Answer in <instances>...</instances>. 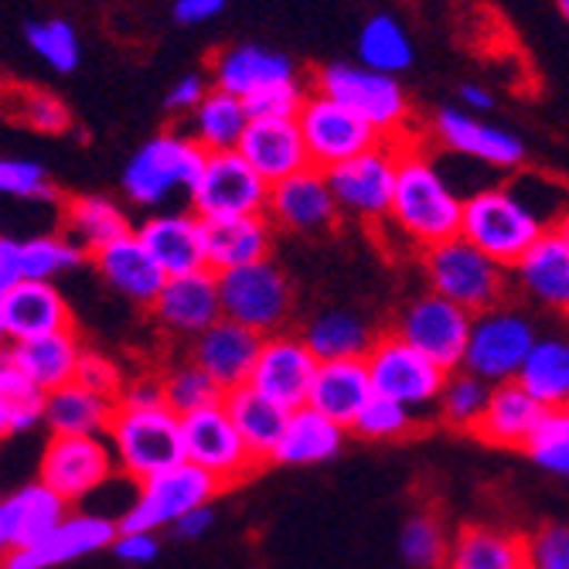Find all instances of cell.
<instances>
[{
	"instance_id": "cell-3",
	"label": "cell",
	"mask_w": 569,
	"mask_h": 569,
	"mask_svg": "<svg viewBox=\"0 0 569 569\" xmlns=\"http://www.w3.org/2000/svg\"><path fill=\"white\" fill-rule=\"evenodd\" d=\"M204 153L184 130H164L150 137L123 168V194L140 209H161L174 194H191L198 184Z\"/></svg>"
},
{
	"instance_id": "cell-13",
	"label": "cell",
	"mask_w": 569,
	"mask_h": 569,
	"mask_svg": "<svg viewBox=\"0 0 569 569\" xmlns=\"http://www.w3.org/2000/svg\"><path fill=\"white\" fill-rule=\"evenodd\" d=\"M219 491H226L222 481H216L209 471H201L184 460L178 468L140 485L137 501L123 511L120 529H127V532L174 529L188 511H194L201 505H212V498Z\"/></svg>"
},
{
	"instance_id": "cell-51",
	"label": "cell",
	"mask_w": 569,
	"mask_h": 569,
	"mask_svg": "<svg viewBox=\"0 0 569 569\" xmlns=\"http://www.w3.org/2000/svg\"><path fill=\"white\" fill-rule=\"evenodd\" d=\"M412 427H417V412L406 409L402 402L372 396V402L355 420L351 433L361 440H402L412 433Z\"/></svg>"
},
{
	"instance_id": "cell-41",
	"label": "cell",
	"mask_w": 569,
	"mask_h": 569,
	"mask_svg": "<svg viewBox=\"0 0 569 569\" xmlns=\"http://www.w3.org/2000/svg\"><path fill=\"white\" fill-rule=\"evenodd\" d=\"M519 382L546 409H569V335H539Z\"/></svg>"
},
{
	"instance_id": "cell-46",
	"label": "cell",
	"mask_w": 569,
	"mask_h": 569,
	"mask_svg": "<svg viewBox=\"0 0 569 569\" xmlns=\"http://www.w3.org/2000/svg\"><path fill=\"white\" fill-rule=\"evenodd\" d=\"M450 536L440 515L423 508L412 511L399 529V556L409 569H443L450 556Z\"/></svg>"
},
{
	"instance_id": "cell-44",
	"label": "cell",
	"mask_w": 569,
	"mask_h": 569,
	"mask_svg": "<svg viewBox=\"0 0 569 569\" xmlns=\"http://www.w3.org/2000/svg\"><path fill=\"white\" fill-rule=\"evenodd\" d=\"M89 260V252L66 232H48L21 239V277L56 283V277L79 270Z\"/></svg>"
},
{
	"instance_id": "cell-30",
	"label": "cell",
	"mask_w": 569,
	"mask_h": 569,
	"mask_svg": "<svg viewBox=\"0 0 569 569\" xmlns=\"http://www.w3.org/2000/svg\"><path fill=\"white\" fill-rule=\"evenodd\" d=\"M546 406L522 386V382H505L495 386L491 402L485 409L481 423L475 427V437L485 440L488 447L501 450H526L536 430L546 420Z\"/></svg>"
},
{
	"instance_id": "cell-35",
	"label": "cell",
	"mask_w": 569,
	"mask_h": 569,
	"mask_svg": "<svg viewBox=\"0 0 569 569\" xmlns=\"http://www.w3.org/2000/svg\"><path fill=\"white\" fill-rule=\"evenodd\" d=\"M345 427H338L335 420H328L318 409H293L287 433L273 453V463H283V468H315V463H328L341 453L345 447Z\"/></svg>"
},
{
	"instance_id": "cell-12",
	"label": "cell",
	"mask_w": 569,
	"mask_h": 569,
	"mask_svg": "<svg viewBox=\"0 0 569 569\" xmlns=\"http://www.w3.org/2000/svg\"><path fill=\"white\" fill-rule=\"evenodd\" d=\"M475 315L447 297L427 290L420 297H412L392 321V335L409 341L417 351L433 358L440 369L457 372L463 369V355H468Z\"/></svg>"
},
{
	"instance_id": "cell-31",
	"label": "cell",
	"mask_w": 569,
	"mask_h": 569,
	"mask_svg": "<svg viewBox=\"0 0 569 569\" xmlns=\"http://www.w3.org/2000/svg\"><path fill=\"white\" fill-rule=\"evenodd\" d=\"M372 376L366 358H351V361H321L315 389H310V409L325 412L328 420L338 427L351 430L355 420L361 417V409L372 402Z\"/></svg>"
},
{
	"instance_id": "cell-11",
	"label": "cell",
	"mask_w": 569,
	"mask_h": 569,
	"mask_svg": "<svg viewBox=\"0 0 569 569\" xmlns=\"http://www.w3.org/2000/svg\"><path fill=\"white\" fill-rule=\"evenodd\" d=\"M399 153L402 143L382 140L379 147L358 153L355 161H345L328 174L331 191L341 204V216L358 219L366 226H382L392 216V198L399 181Z\"/></svg>"
},
{
	"instance_id": "cell-45",
	"label": "cell",
	"mask_w": 569,
	"mask_h": 569,
	"mask_svg": "<svg viewBox=\"0 0 569 569\" xmlns=\"http://www.w3.org/2000/svg\"><path fill=\"white\" fill-rule=\"evenodd\" d=\"M495 386H488L485 379L471 376L468 369H457L447 376V386L440 392L437 402V417L443 427L450 430H463V433H475V427L481 423L485 409L491 402Z\"/></svg>"
},
{
	"instance_id": "cell-40",
	"label": "cell",
	"mask_w": 569,
	"mask_h": 569,
	"mask_svg": "<svg viewBox=\"0 0 569 569\" xmlns=\"http://www.w3.org/2000/svg\"><path fill=\"white\" fill-rule=\"evenodd\" d=\"M62 219H66V236H72L89 256L99 252V249H107L110 242H117V239H123L130 232H137L130 226V216L107 194L66 198Z\"/></svg>"
},
{
	"instance_id": "cell-55",
	"label": "cell",
	"mask_w": 569,
	"mask_h": 569,
	"mask_svg": "<svg viewBox=\"0 0 569 569\" xmlns=\"http://www.w3.org/2000/svg\"><path fill=\"white\" fill-rule=\"evenodd\" d=\"M532 569H569V526L546 522L529 536Z\"/></svg>"
},
{
	"instance_id": "cell-25",
	"label": "cell",
	"mask_w": 569,
	"mask_h": 569,
	"mask_svg": "<svg viewBox=\"0 0 569 569\" xmlns=\"http://www.w3.org/2000/svg\"><path fill=\"white\" fill-rule=\"evenodd\" d=\"M69 519V501L44 481L21 485L0 501V549L18 552L48 539Z\"/></svg>"
},
{
	"instance_id": "cell-7",
	"label": "cell",
	"mask_w": 569,
	"mask_h": 569,
	"mask_svg": "<svg viewBox=\"0 0 569 569\" xmlns=\"http://www.w3.org/2000/svg\"><path fill=\"white\" fill-rule=\"evenodd\" d=\"M539 341V328L519 307H491L475 318L463 369L485 379L488 386L519 382L526 358Z\"/></svg>"
},
{
	"instance_id": "cell-39",
	"label": "cell",
	"mask_w": 569,
	"mask_h": 569,
	"mask_svg": "<svg viewBox=\"0 0 569 569\" xmlns=\"http://www.w3.org/2000/svg\"><path fill=\"white\" fill-rule=\"evenodd\" d=\"M252 117L246 110V102L226 89H216L204 96L201 107L188 117L184 133L204 150V153H226V150H239L246 130H249Z\"/></svg>"
},
{
	"instance_id": "cell-33",
	"label": "cell",
	"mask_w": 569,
	"mask_h": 569,
	"mask_svg": "<svg viewBox=\"0 0 569 569\" xmlns=\"http://www.w3.org/2000/svg\"><path fill=\"white\" fill-rule=\"evenodd\" d=\"M82 341L72 331H59V335H44L34 341H18V345H4V361H11L14 369H21L41 392H56L62 386L76 382V369L82 358Z\"/></svg>"
},
{
	"instance_id": "cell-38",
	"label": "cell",
	"mask_w": 569,
	"mask_h": 569,
	"mask_svg": "<svg viewBox=\"0 0 569 569\" xmlns=\"http://www.w3.org/2000/svg\"><path fill=\"white\" fill-rule=\"evenodd\" d=\"M117 402L107 396H96L79 382L48 392L44 427L51 437H107L113 423Z\"/></svg>"
},
{
	"instance_id": "cell-6",
	"label": "cell",
	"mask_w": 569,
	"mask_h": 569,
	"mask_svg": "<svg viewBox=\"0 0 569 569\" xmlns=\"http://www.w3.org/2000/svg\"><path fill=\"white\" fill-rule=\"evenodd\" d=\"M315 89L345 102L382 140L406 143L402 133L409 123V96L399 79L372 72L361 62H331L315 72Z\"/></svg>"
},
{
	"instance_id": "cell-52",
	"label": "cell",
	"mask_w": 569,
	"mask_h": 569,
	"mask_svg": "<svg viewBox=\"0 0 569 569\" xmlns=\"http://www.w3.org/2000/svg\"><path fill=\"white\" fill-rule=\"evenodd\" d=\"M0 191L21 201H59L56 181H51V174L31 158L0 161Z\"/></svg>"
},
{
	"instance_id": "cell-63",
	"label": "cell",
	"mask_w": 569,
	"mask_h": 569,
	"mask_svg": "<svg viewBox=\"0 0 569 569\" xmlns=\"http://www.w3.org/2000/svg\"><path fill=\"white\" fill-rule=\"evenodd\" d=\"M556 11L569 21V0H556Z\"/></svg>"
},
{
	"instance_id": "cell-23",
	"label": "cell",
	"mask_w": 569,
	"mask_h": 569,
	"mask_svg": "<svg viewBox=\"0 0 569 569\" xmlns=\"http://www.w3.org/2000/svg\"><path fill=\"white\" fill-rule=\"evenodd\" d=\"M137 239L158 260V267L174 277H191L209 270V239H204V219L188 212H161L137 226Z\"/></svg>"
},
{
	"instance_id": "cell-42",
	"label": "cell",
	"mask_w": 569,
	"mask_h": 569,
	"mask_svg": "<svg viewBox=\"0 0 569 569\" xmlns=\"http://www.w3.org/2000/svg\"><path fill=\"white\" fill-rule=\"evenodd\" d=\"M355 51H358V62L366 69L392 76V79H399L412 66V59H417V48H412L409 31L392 14H372L366 24H361Z\"/></svg>"
},
{
	"instance_id": "cell-10",
	"label": "cell",
	"mask_w": 569,
	"mask_h": 569,
	"mask_svg": "<svg viewBox=\"0 0 569 569\" xmlns=\"http://www.w3.org/2000/svg\"><path fill=\"white\" fill-rule=\"evenodd\" d=\"M366 366L372 376V389L382 399L402 402L406 409L420 412V409H437L440 392L447 386V369H440L433 358L417 351L409 341L399 335L386 331L376 338L372 351L366 355Z\"/></svg>"
},
{
	"instance_id": "cell-18",
	"label": "cell",
	"mask_w": 569,
	"mask_h": 569,
	"mask_svg": "<svg viewBox=\"0 0 569 569\" xmlns=\"http://www.w3.org/2000/svg\"><path fill=\"white\" fill-rule=\"evenodd\" d=\"M147 315L158 325V331L168 335L171 341H198L204 331L216 328L226 318L219 277L212 270H204V273L168 280L158 303H153Z\"/></svg>"
},
{
	"instance_id": "cell-56",
	"label": "cell",
	"mask_w": 569,
	"mask_h": 569,
	"mask_svg": "<svg viewBox=\"0 0 569 569\" xmlns=\"http://www.w3.org/2000/svg\"><path fill=\"white\" fill-rule=\"evenodd\" d=\"M212 92V86L204 82V76L201 72H188V76H181V79H174V86L168 89V96H164V107H168V113H174V117H191L201 102H204V96Z\"/></svg>"
},
{
	"instance_id": "cell-2",
	"label": "cell",
	"mask_w": 569,
	"mask_h": 569,
	"mask_svg": "<svg viewBox=\"0 0 569 569\" xmlns=\"http://www.w3.org/2000/svg\"><path fill=\"white\" fill-rule=\"evenodd\" d=\"M549 226L529 209L526 198L511 184H491L463 198L460 236L501 267H515L542 239Z\"/></svg>"
},
{
	"instance_id": "cell-53",
	"label": "cell",
	"mask_w": 569,
	"mask_h": 569,
	"mask_svg": "<svg viewBox=\"0 0 569 569\" xmlns=\"http://www.w3.org/2000/svg\"><path fill=\"white\" fill-rule=\"evenodd\" d=\"M76 382L96 396H107V399H120L123 386H127V376L123 369L117 366V361L110 355H102V351H92L86 348L82 358H79V369H76Z\"/></svg>"
},
{
	"instance_id": "cell-5",
	"label": "cell",
	"mask_w": 569,
	"mask_h": 569,
	"mask_svg": "<svg viewBox=\"0 0 569 569\" xmlns=\"http://www.w3.org/2000/svg\"><path fill=\"white\" fill-rule=\"evenodd\" d=\"M420 260L430 290L463 310H471L475 318L491 307H501V297L508 293V267L491 260L488 252H481L463 236L437 249H427Z\"/></svg>"
},
{
	"instance_id": "cell-62",
	"label": "cell",
	"mask_w": 569,
	"mask_h": 569,
	"mask_svg": "<svg viewBox=\"0 0 569 569\" xmlns=\"http://www.w3.org/2000/svg\"><path fill=\"white\" fill-rule=\"evenodd\" d=\"M460 107L475 113V117H488L495 110V92L488 86H478V82H463L460 86Z\"/></svg>"
},
{
	"instance_id": "cell-36",
	"label": "cell",
	"mask_w": 569,
	"mask_h": 569,
	"mask_svg": "<svg viewBox=\"0 0 569 569\" xmlns=\"http://www.w3.org/2000/svg\"><path fill=\"white\" fill-rule=\"evenodd\" d=\"M300 338L318 355V361H351V358H366L379 335L355 310L328 307L303 325Z\"/></svg>"
},
{
	"instance_id": "cell-26",
	"label": "cell",
	"mask_w": 569,
	"mask_h": 569,
	"mask_svg": "<svg viewBox=\"0 0 569 569\" xmlns=\"http://www.w3.org/2000/svg\"><path fill=\"white\" fill-rule=\"evenodd\" d=\"M89 263L102 277V283L113 287L123 300H130L143 310H150L153 303H158L161 290L168 287V273L147 252V246L137 239V232L110 242L107 249L92 252Z\"/></svg>"
},
{
	"instance_id": "cell-59",
	"label": "cell",
	"mask_w": 569,
	"mask_h": 569,
	"mask_svg": "<svg viewBox=\"0 0 569 569\" xmlns=\"http://www.w3.org/2000/svg\"><path fill=\"white\" fill-rule=\"evenodd\" d=\"M229 0H174L171 4V18L181 28H198V24H209L226 11Z\"/></svg>"
},
{
	"instance_id": "cell-4",
	"label": "cell",
	"mask_w": 569,
	"mask_h": 569,
	"mask_svg": "<svg viewBox=\"0 0 569 569\" xmlns=\"http://www.w3.org/2000/svg\"><path fill=\"white\" fill-rule=\"evenodd\" d=\"M117 468L137 485L158 478L184 463V430L171 406L158 409H120L107 430Z\"/></svg>"
},
{
	"instance_id": "cell-34",
	"label": "cell",
	"mask_w": 569,
	"mask_h": 569,
	"mask_svg": "<svg viewBox=\"0 0 569 569\" xmlns=\"http://www.w3.org/2000/svg\"><path fill=\"white\" fill-rule=\"evenodd\" d=\"M443 569H532L529 539L495 526H463Z\"/></svg>"
},
{
	"instance_id": "cell-58",
	"label": "cell",
	"mask_w": 569,
	"mask_h": 569,
	"mask_svg": "<svg viewBox=\"0 0 569 569\" xmlns=\"http://www.w3.org/2000/svg\"><path fill=\"white\" fill-rule=\"evenodd\" d=\"M113 552L130 566H147V562H153L161 556V542H158V532H127V529H120V539H117Z\"/></svg>"
},
{
	"instance_id": "cell-32",
	"label": "cell",
	"mask_w": 569,
	"mask_h": 569,
	"mask_svg": "<svg viewBox=\"0 0 569 569\" xmlns=\"http://www.w3.org/2000/svg\"><path fill=\"white\" fill-rule=\"evenodd\" d=\"M204 239H209V270L216 277L267 263L273 252L277 229L267 216L249 219H219L204 222Z\"/></svg>"
},
{
	"instance_id": "cell-61",
	"label": "cell",
	"mask_w": 569,
	"mask_h": 569,
	"mask_svg": "<svg viewBox=\"0 0 569 569\" xmlns=\"http://www.w3.org/2000/svg\"><path fill=\"white\" fill-rule=\"evenodd\" d=\"M21 280V239L4 236L0 239V290H11Z\"/></svg>"
},
{
	"instance_id": "cell-15",
	"label": "cell",
	"mask_w": 569,
	"mask_h": 569,
	"mask_svg": "<svg viewBox=\"0 0 569 569\" xmlns=\"http://www.w3.org/2000/svg\"><path fill=\"white\" fill-rule=\"evenodd\" d=\"M181 430H184V460L201 471H209L216 481H222V488H236L263 468L249 450V443L242 440V433L236 430L222 402L184 417Z\"/></svg>"
},
{
	"instance_id": "cell-17",
	"label": "cell",
	"mask_w": 569,
	"mask_h": 569,
	"mask_svg": "<svg viewBox=\"0 0 569 569\" xmlns=\"http://www.w3.org/2000/svg\"><path fill=\"white\" fill-rule=\"evenodd\" d=\"M267 219L277 232L293 236H328L341 226V204L321 168H307L270 188Z\"/></svg>"
},
{
	"instance_id": "cell-43",
	"label": "cell",
	"mask_w": 569,
	"mask_h": 569,
	"mask_svg": "<svg viewBox=\"0 0 569 569\" xmlns=\"http://www.w3.org/2000/svg\"><path fill=\"white\" fill-rule=\"evenodd\" d=\"M48 392H41L21 369L0 358V433L14 437L44 423Z\"/></svg>"
},
{
	"instance_id": "cell-37",
	"label": "cell",
	"mask_w": 569,
	"mask_h": 569,
	"mask_svg": "<svg viewBox=\"0 0 569 569\" xmlns=\"http://www.w3.org/2000/svg\"><path fill=\"white\" fill-rule=\"evenodd\" d=\"M222 406L229 409L236 430L242 433V440L249 443L256 460H260V463L273 460V453H277L283 433H287L290 412L283 406H277L273 399H267L263 392H256L252 386L226 392Z\"/></svg>"
},
{
	"instance_id": "cell-54",
	"label": "cell",
	"mask_w": 569,
	"mask_h": 569,
	"mask_svg": "<svg viewBox=\"0 0 569 569\" xmlns=\"http://www.w3.org/2000/svg\"><path fill=\"white\" fill-rule=\"evenodd\" d=\"M310 96V89H303V82H283V86H273V89H263V92H256L246 102V110L252 120H270V117H297L300 107H303V99Z\"/></svg>"
},
{
	"instance_id": "cell-27",
	"label": "cell",
	"mask_w": 569,
	"mask_h": 569,
	"mask_svg": "<svg viewBox=\"0 0 569 569\" xmlns=\"http://www.w3.org/2000/svg\"><path fill=\"white\" fill-rule=\"evenodd\" d=\"M239 153L260 171L263 181H270V188L307 171V168H315L310 164V153H307L297 117L252 120L239 143Z\"/></svg>"
},
{
	"instance_id": "cell-60",
	"label": "cell",
	"mask_w": 569,
	"mask_h": 569,
	"mask_svg": "<svg viewBox=\"0 0 569 569\" xmlns=\"http://www.w3.org/2000/svg\"><path fill=\"white\" fill-rule=\"evenodd\" d=\"M212 526H216V508H212V505H201V508L188 511L171 532H174L181 542H198V539H204V536L212 532Z\"/></svg>"
},
{
	"instance_id": "cell-47",
	"label": "cell",
	"mask_w": 569,
	"mask_h": 569,
	"mask_svg": "<svg viewBox=\"0 0 569 569\" xmlns=\"http://www.w3.org/2000/svg\"><path fill=\"white\" fill-rule=\"evenodd\" d=\"M161 382H164V399L168 406L178 412V417H191V412H201L209 406H219L226 402V389L204 372L194 358H184V361H174L171 369L161 372Z\"/></svg>"
},
{
	"instance_id": "cell-50",
	"label": "cell",
	"mask_w": 569,
	"mask_h": 569,
	"mask_svg": "<svg viewBox=\"0 0 569 569\" xmlns=\"http://www.w3.org/2000/svg\"><path fill=\"white\" fill-rule=\"evenodd\" d=\"M526 457L539 471L569 478V409H549L542 427L526 447Z\"/></svg>"
},
{
	"instance_id": "cell-22",
	"label": "cell",
	"mask_w": 569,
	"mask_h": 569,
	"mask_svg": "<svg viewBox=\"0 0 569 569\" xmlns=\"http://www.w3.org/2000/svg\"><path fill=\"white\" fill-rule=\"evenodd\" d=\"M117 539H120V526L110 522L107 515L76 511L38 546L4 552V569H56L62 562H72V559H82V556H92L102 549H113Z\"/></svg>"
},
{
	"instance_id": "cell-57",
	"label": "cell",
	"mask_w": 569,
	"mask_h": 569,
	"mask_svg": "<svg viewBox=\"0 0 569 569\" xmlns=\"http://www.w3.org/2000/svg\"><path fill=\"white\" fill-rule=\"evenodd\" d=\"M117 406L120 409H158V406H168L161 372L158 376H133V379H127Z\"/></svg>"
},
{
	"instance_id": "cell-21",
	"label": "cell",
	"mask_w": 569,
	"mask_h": 569,
	"mask_svg": "<svg viewBox=\"0 0 569 569\" xmlns=\"http://www.w3.org/2000/svg\"><path fill=\"white\" fill-rule=\"evenodd\" d=\"M59 331H72V310L56 283L21 280L11 290H0V335H4V345L34 341Z\"/></svg>"
},
{
	"instance_id": "cell-24",
	"label": "cell",
	"mask_w": 569,
	"mask_h": 569,
	"mask_svg": "<svg viewBox=\"0 0 569 569\" xmlns=\"http://www.w3.org/2000/svg\"><path fill=\"white\" fill-rule=\"evenodd\" d=\"M515 287L526 300L549 310V315L569 318V236L556 226L542 232V239L511 267Z\"/></svg>"
},
{
	"instance_id": "cell-49",
	"label": "cell",
	"mask_w": 569,
	"mask_h": 569,
	"mask_svg": "<svg viewBox=\"0 0 569 569\" xmlns=\"http://www.w3.org/2000/svg\"><path fill=\"white\" fill-rule=\"evenodd\" d=\"M11 120H18L21 127L34 130V133H48V137H59L72 130V113L66 102L48 92V89H34L24 86L18 92H11V107H8Z\"/></svg>"
},
{
	"instance_id": "cell-28",
	"label": "cell",
	"mask_w": 569,
	"mask_h": 569,
	"mask_svg": "<svg viewBox=\"0 0 569 569\" xmlns=\"http://www.w3.org/2000/svg\"><path fill=\"white\" fill-rule=\"evenodd\" d=\"M260 351H263V338L249 328H242V325H236V321H229V318H222L216 328H209L198 341H191V358L226 392L252 382Z\"/></svg>"
},
{
	"instance_id": "cell-9",
	"label": "cell",
	"mask_w": 569,
	"mask_h": 569,
	"mask_svg": "<svg viewBox=\"0 0 569 569\" xmlns=\"http://www.w3.org/2000/svg\"><path fill=\"white\" fill-rule=\"evenodd\" d=\"M267 204H270V181H263L260 171L239 150L209 153L198 184L188 194V209L204 222L267 216Z\"/></svg>"
},
{
	"instance_id": "cell-48",
	"label": "cell",
	"mask_w": 569,
	"mask_h": 569,
	"mask_svg": "<svg viewBox=\"0 0 569 569\" xmlns=\"http://www.w3.org/2000/svg\"><path fill=\"white\" fill-rule=\"evenodd\" d=\"M24 41H28V48L34 51V56L48 69H56L59 76L76 72L79 62H82L79 31L66 18H38V21H28L24 24Z\"/></svg>"
},
{
	"instance_id": "cell-64",
	"label": "cell",
	"mask_w": 569,
	"mask_h": 569,
	"mask_svg": "<svg viewBox=\"0 0 569 569\" xmlns=\"http://www.w3.org/2000/svg\"><path fill=\"white\" fill-rule=\"evenodd\" d=\"M556 229H559V232H566V236H569V212H566V216H562V219H559V226H556Z\"/></svg>"
},
{
	"instance_id": "cell-1",
	"label": "cell",
	"mask_w": 569,
	"mask_h": 569,
	"mask_svg": "<svg viewBox=\"0 0 569 569\" xmlns=\"http://www.w3.org/2000/svg\"><path fill=\"white\" fill-rule=\"evenodd\" d=\"M389 222L420 249V256L460 236L463 198L440 174V168L430 161V153L420 143H402Z\"/></svg>"
},
{
	"instance_id": "cell-8",
	"label": "cell",
	"mask_w": 569,
	"mask_h": 569,
	"mask_svg": "<svg viewBox=\"0 0 569 569\" xmlns=\"http://www.w3.org/2000/svg\"><path fill=\"white\" fill-rule=\"evenodd\" d=\"M219 290H222V315L256 331L260 338L283 335L293 318V303H297L293 283L273 260L222 273Z\"/></svg>"
},
{
	"instance_id": "cell-19",
	"label": "cell",
	"mask_w": 569,
	"mask_h": 569,
	"mask_svg": "<svg viewBox=\"0 0 569 569\" xmlns=\"http://www.w3.org/2000/svg\"><path fill=\"white\" fill-rule=\"evenodd\" d=\"M318 369H321V361L307 348V341L300 335L283 331V335L263 338V351H260V361H256L249 386L256 392H263L267 399H273L277 406H283L287 412H293L310 402Z\"/></svg>"
},
{
	"instance_id": "cell-20",
	"label": "cell",
	"mask_w": 569,
	"mask_h": 569,
	"mask_svg": "<svg viewBox=\"0 0 569 569\" xmlns=\"http://www.w3.org/2000/svg\"><path fill=\"white\" fill-rule=\"evenodd\" d=\"M433 137L447 150L460 153V158H475L485 168L519 171L526 164V143L519 133L488 123L485 117H475L460 107H443L433 117Z\"/></svg>"
},
{
	"instance_id": "cell-16",
	"label": "cell",
	"mask_w": 569,
	"mask_h": 569,
	"mask_svg": "<svg viewBox=\"0 0 569 569\" xmlns=\"http://www.w3.org/2000/svg\"><path fill=\"white\" fill-rule=\"evenodd\" d=\"M113 471L120 468L107 437H51L41 453L38 481L76 505L107 485Z\"/></svg>"
},
{
	"instance_id": "cell-29",
	"label": "cell",
	"mask_w": 569,
	"mask_h": 569,
	"mask_svg": "<svg viewBox=\"0 0 569 569\" xmlns=\"http://www.w3.org/2000/svg\"><path fill=\"white\" fill-rule=\"evenodd\" d=\"M297 66L277 48L267 44H232L212 59V86L239 99H249L263 89L297 82Z\"/></svg>"
},
{
	"instance_id": "cell-14",
	"label": "cell",
	"mask_w": 569,
	"mask_h": 569,
	"mask_svg": "<svg viewBox=\"0 0 569 569\" xmlns=\"http://www.w3.org/2000/svg\"><path fill=\"white\" fill-rule=\"evenodd\" d=\"M297 123H300L307 153H310V164L321 171L355 161L358 153H366L382 143V137L358 113H351L345 102H338L318 89H310V96L303 99Z\"/></svg>"
}]
</instances>
